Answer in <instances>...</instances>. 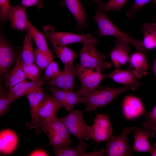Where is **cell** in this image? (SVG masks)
Returning <instances> with one entry per match:
<instances>
[{
  "label": "cell",
  "instance_id": "cell-26",
  "mask_svg": "<svg viewBox=\"0 0 156 156\" xmlns=\"http://www.w3.org/2000/svg\"><path fill=\"white\" fill-rule=\"evenodd\" d=\"M87 148V144L81 141L77 147L69 145L54 148L53 152L57 156H86Z\"/></svg>",
  "mask_w": 156,
  "mask_h": 156
},
{
  "label": "cell",
  "instance_id": "cell-10",
  "mask_svg": "<svg viewBox=\"0 0 156 156\" xmlns=\"http://www.w3.org/2000/svg\"><path fill=\"white\" fill-rule=\"evenodd\" d=\"M44 32L49 34L58 42L66 45L76 43L83 44L90 42L97 43L98 42L97 40L91 34L81 35L69 32H58L50 25L44 27Z\"/></svg>",
  "mask_w": 156,
  "mask_h": 156
},
{
  "label": "cell",
  "instance_id": "cell-5",
  "mask_svg": "<svg viewBox=\"0 0 156 156\" xmlns=\"http://www.w3.org/2000/svg\"><path fill=\"white\" fill-rule=\"evenodd\" d=\"M63 107L60 101L47 92L37 112L36 132H42L49 122L57 116L58 110Z\"/></svg>",
  "mask_w": 156,
  "mask_h": 156
},
{
  "label": "cell",
  "instance_id": "cell-28",
  "mask_svg": "<svg viewBox=\"0 0 156 156\" xmlns=\"http://www.w3.org/2000/svg\"><path fill=\"white\" fill-rule=\"evenodd\" d=\"M27 32L34 41L37 49L42 51L51 52L49 48L46 37L29 21L28 22Z\"/></svg>",
  "mask_w": 156,
  "mask_h": 156
},
{
  "label": "cell",
  "instance_id": "cell-8",
  "mask_svg": "<svg viewBox=\"0 0 156 156\" xmlns=\"http://www.w3.org/2000/svg\"><path fill=\"white\" fill-rule=\"evenodd\" d=\"M131 129L123 128L122 132L116 136L112 135L106 145V155L129 156L132 155L133 150L129 144V135Z\"/></svg>",
  "mask_w": 156,
  "mask_h": 156
},
{
  "label": "cell",
  "instance_id": "cell-9",
  "mask_svg": "<svg viewBox=\"0 0 156 156\" xmlns=\"http://www.w3.org/2000/svg\"><path fill=\"white\" fill-rule=\"evenodd\" d=\"M112 130L109 116L97 114L91 126V138L97 143L107 141L112 135Z\"/></svg>",
  "mask_w": 156,
  "mask_h": 156
},
{
  "label": "cell",
  "instance_id": "cell-37",
  "mask_svg": "<svg viewBox=\"0 0 156 156\" xmlns=\"http://www.w3.org/2000/svg\"><path fill=\"white\" fill-rule=\"evenodd\" d=\"M154 0H134L131 7L127 12V16L129 18L134 16L137 12L139 11L143 7L151 1Z\"/></svg>",
  "mask_w": 156,
  "mask_h": 156
},
{
  "label": "cell",
  "instance_id": "cell-23",
  "mask_svg": "<svg viewBox=\"0 0 156 156\" xmlns=\"http://www.w3.org/2000/svg\"><path fill=\"white\" fill-rule=\"evenodd\" d=\"M16 133L10 129H5L0 133V152L3 155H10L15 150L18 144Z\"/></svg>",
  "mask_w": 156,
  "mask_h": 156
},
{
  "label": "cell",
  "instance_id": "cell-2",
  "mask_svg": "<svg viewBox=\"0 0 156 156\" xmlns=\"http://www.w3.org/2000/svg\"><path fill=\"white\" fill-rule=\"evenodd\" d=\"M130 87L125 85L119 88L99 86L87 95L83 96L86 105L85 111L91 112L100 107L111 103L117 96L125 92Z\"/></svg>",
  "mask_w": 156,
  "mask_h": 156
},
{
  "label": "cell",
  "instance_id": "cell-11",
  "mask_svg": "<svg viewBox=\"0 0 156 156\" xmlns=\"http://www.w3.org/2000/svg\"><path fill=\"white\" fill-rule=\"evenodd\" d=\"M122 115L127 120H132L144 116L146 112L144 104L138 97L133 95L124 97L121 104Z\"/></svg>",
  "mask_w": 156,
  "mask_h": 156
},
{
  "label": "cell",
  "instance_id": "cell-13",
  "mask_svg": "<svg viewBox=\"0 0 156 156\" xmlns=\"http://www.w3.org/2000/svg\"><path fill=\"white\" fill-rule=\"evenodd\" d=\"M49 85V90L52 95L61 102L67 111L73 110L77 104L85 103L84 98L76 92L60 89L53 85Z\"/></svg>",
  "mask_w": 156,
  "mask_h": 156
},
{
  "label": "cell",
  "instance_id": "cell-33",
  "mask_svg": "<svg viewBox=\"0 0 156 156\" xmlns=\"http://www.w3.org/2000/svg\"><path fill=\"white\" fill-rule=\"evenodd\" d=\"M15 100L7 94L4 88L0 85V116H1L8 111L11 103Z\"/></svg>",
  "mask_w": 156,
  "mask_h": 156
},
{
  "label": "cell",
  "instance_id": "cell-29",
  "mask_svg": "<svg viewBox=\"0 0 156 156\" xmlns=\"http://www.w3.org/2000/svg\"><path fill=\"white\" fill-rule=\"evenodd\" d=\"M31 38L27 32L23 43V47L21 53L23 61L28 64H35V51H34Z\"/></svg>",
  "mask_w": 156,
  "mask_h": 156
},
{
  "label": "cell",
  "instance_id": "cell-18",
  "mask_svg": "<svg viewBox=\"0 0 156 156\" xmlns=\"http://www.w3.org/2000/svg\"><path fill=\"white\" fill-rule=\"evenodd\" d=\"M45 94L44 90L40 88L26 95L29 103L31 119L26 125L30 129L36 128L37 112Z\"/></svg>",
  "mask_w": 156,
  "mask_h": 156
},
{
  "label": "cell",
  "instance_id": "cell-24",
  "mask_svg": "<svg viewBox=\"0 0 156 156\" xmlns=\"http://www.w3.org/2000/svg\"><path fill=\"white\" fill-rule=\"evenodd\" d=\"M129 62V67L139 79L147 74L148 66L145 54L138 51L135 52L130 56Z\"/></svg>",
  "mask_w": 156,
  "mask_h": 156
},
{
  "label": "cell",
  "instance_id": "cell-25",
  "mask_svg": "<svg viewBox=\"0 0 156 156\" xmlns=\"http://www.w3.org/2000/svg\"><path fill=\"white\" fill-rule=\"evenodd\" d=\"M21 53L13 68L5 76V84L9 90L26 78L21 66L20 61L21 58Z\"/></svg>",
  "mask_w": 156,
  "mask_h": 156
},
{
  "label": "cell",
  "instance_id": "cell-22",
  "mask_svg": "<svg viewBox=\"0 0 156 156\" xmlns=\"http://www.w3.org/2000/svg\"><path fill=\"white\" fill-rule=\"evenodd\" d=\"M62 4L65 5L75 18L77 28L81 30L87 25V19L83 7L80 0H63Z\"/></svg>",
  "mask_w": 156,
  "mask_h": 156
},
{
  "label": "cell",
  "instance_id": "cell-17",
  "mask_svg": "<svg viewBox=\"0 0 156 156\" xmlns=\"http://www.w3.org/2000/svg\"><path fill=\"white\" fill-rule=\"evenodd\" d=\"M107 76L117 83L129 86L133 90L137 89L140 85L139 79L129 66L125 70L114 69L107 74Z\"/></svg>",
  "mask_w": 156,
  "mask_h": 156
},
{
  "label": "cell",
  "instance_id": "cell-27",
  "mask_svg": "<svg viewBox=\"0 0 156 156\" xmlns=\"http://www.w3.org/2000/svg\"><path fill=\"white\" fill-rule=\"evenodd\" d=\"M142 31L143 34L142 42L145 49L150 50L156 48V23H144Z\"/></svg>",
  "mask_w": 156,
  "mask_h": 156
},
{
  "label": "cell",
  "instance_id": "cell-30",
  "mask_svg": "<svg viewBox=\"0 0 156 156\" xmlns=\"http://www.w3.org/2000/svg\"><path fill=\"white\" fill-rule=\"evenodd\" d=\"M127 0H109L106 2L100 1L97 3L98 10L102 12L118 11L126 3Z\"/></svg>",
  "mask_w": 156,
  "mask_h": 156
},
{
  "label": "cell",
  "instance_id": "cell-32",
  "mask_svg": "<svg viewBox=\"0 0 156 156\" xmlns=\"http://www.w3.org/2000/svg\"><path fill=\"white\" fill-rule=\"evenodd\" d=\"M35 60L40 69L44 70L53 61V55L51 52H44L36 49L35 51Z\"/></svg>",
  "mask_w": 156,
  "mask_h": 156
},
{
  "label": "cell",
  "instance_id": "cell-36",
  "mask_svg": "<svg viewBox=\"0 0 156 156\" xmlns=\"http://www.w3.org/2000/svg\"><path fill=\"white\" fill-rule=\"evenodd\" d=\"M12 7L9 0H0V18L1 21L9 20Z\"/></svg>",
  "mask_w": 156,
  "mask_h": 156
},
{
  "label": "cell",
  "instance_id": "cell-6",
  "mask_svg": "<svg viewBox=\"0 0 156 156\" xmlns=\"http://www.w3.org/2000/svg\"><path fill=\"white\" fill-rule=\"evenodd\" d=\"M77 76L81 83L80 87L76 91L79 95L85 96L96 89L105 77L101 71L86 69L77 64L75 68Z\"/></svg>",
  "mask_w": 156,
  "mask_h": 156
},
{
  "label": "cell",
  "instance_id": "cell-1",
  "mask_svg": "<svg viewBox=\"0 0 156 156\" xmlns=\"http://www.w3.org/2000/svg\"><path fill=\"white\" fill-rule=\"evenodd\" d=\"M93 18L98 27L99 36H109L115 37L132 45L137 51L146 54V49L142 42L120 31L103 12L97 10Z\"/></svg>",
  "mask_w": 156,
  "mask_h": 156
},
{
  "label": "cell",
  "instance_id": "cell-42",
  "mask_svg": "<svg viewBox=\"0 0 156 156\" xmlns=\"http://www.w3.org/2000/svg\"><path fill=\"white\" fill-rule=\"evenodd\" d=\"M101 0H93V1L96 3L100 1Z\"/></svg>",
  "mask_w": 156,
  "mask_h": 156
},
{
  "label": "cell",
  "instance_id": "cell-16",
  "mask_svg": "<svg viewBox=\"0 0 156 156\" xmlns=\"http://www.w3.org/2000/svg\"><path fill=\"white\" fill-rule=\"evenodd\" d=\"M129 43L121 39L116 38L115 45L110 52V57L114 69H118L129 62L130 56Z\"/></svg>",
  "mask_w": 156,
  "mask_h": 156
},
{
  "label": "cell",
  "instance_id": "cell-19",
  "mask_svg": "<svg viewBox=\"0 0 156 156\" xmlns=\"http://www.w3.org/2000/svg\"><path fill=\"white\" fill-rule=\"evenodd\" d=\"M11 26L14 29L27 31L28 21L26 7L22 5L12 6L9 17Z\"/></svg>",
  "mask_w": 156,
  "mask_h": 156
},
{
  "label": "cell",
  "instance_id": "cell-15",
  "mask_svg": "<svg viewBox=\"0 0 156 156\" xmlns=\"http://www.w3.org/2000/svg\"><path fill=\"white\" fill-rule=\"evenodd\" d=\"M133 132L134 141L132 147L133 151L135 152H150L152 146L149 142V138H153L155 133L146 129L144 127L133 126L131 128Z\"/></svg>",
  "mask_w": 156,
  "mask_h": 156
},
{
  "label": "cell",
  "instance_id": "cell-12",
  "mask_svg": "<svg viewBox=\"0 0 156 156\" xmlns=\"http://www.w3.org/2000/svg\"><path fill=\"white\" fill-rule=\"evenodd\" d=\"M17 56L13 47L2 35L0 38V73L1 76L5 75L15 63Z\"/></svg>",
  "mask_w": 156,
  "mask_h": 156
},
{
  "label": "cell",
  "instance_id": "cell-38",
  "mask_svg": "<svg viewBox=\"0 0 156 156\" xmlns=\"http://www.w3.org/2000/svg\"><path fill=\"white\" fill-rule=\"evenodd\" d=\"M44 0H22L21 4L26 7L36 6L39 9L42 8Z\"/></svg>",
  "mask_w": 156,
  "mask_h": 156
},
{
  "label": "cell",
  "instance_id": "cell-4",
  "mask_svg": "<svg viewBox=\"0 0 156 156\" xmlns=\"http://www.w3.org/2000/svg\"><path fill=\"white\" fill-rule=\"evenodd\" d=\"M83 111L73 110L63 117L60 118L68 133L76 137L79 141L89 140L91 138V126L84 121Z\"/></svg>",
  "mask_w": 156,
  "mask_h": 156
},
{
  "label": "cell",
  "instance_id": "cell-20",
  "mask_svg": "<svg viewBox=\"0 0 156 156\" xmlns=\"http://www.w3.org/2000/svg\"><path fill=\"white\" fill-rule=\"evenodd\" d=\"M40 77L37 80L29 81L26 79L17 84L9 90V94L14 99L27 95L33 91L41 88L46 82Z\"/></svg>",
  "mask_w": 156,
  "mask_h": 156
},
{
  "label": "cell",
  "instance_id": "cell-21",
  "mask_svg": "<svg viewBox=\"0 0 156 156\" xmlns=\"http://www.w3.org/2000/svg\"><path fill=\"white\" fill-rule=\"evenodd\" d=\"M44 35L50 42L57 55L64 65L73 64L74 60L77 57V54L66 45L55 40L47 33L44 32Z\"/></svg>",
  "mask_w": 156,
  "mask_h": 156
},
{
  "label": "cell",
  "instance_id": "cell-3",
  "mask_svg": "<svg viewBox=\"0 0 156 156\" xmlns=\"http://www.w3.org/2000/svg\"><path fill=\"white\" fill-rule=\"evenodd\" d=\"M96 44L91 42L83 44L79 52L80 62L78 64L80 67L101 71L111 67V63L106 61L107 55L96 49Z\"/></svg>",
  "mask_w": 156,
  "mask_h": 156
},
{
  "label": "cell",
  "instance_id": "cell-14",
  "mask_svg": "<svg viewBox=\"0 0 156 156\" xmlns=\"http://www.w3.org/2000/svg\"><path fill=\"white\" fill-rule=\"evenodd\" d=\"M60 74L57 77L47 82L49 85L64 90L73 91L77 86L74 82L77 76L76 71L73 64L65 65Z\"/></svg>",
  "mask_w": 156,
  "mask_h": 156
},
{
  "label": "cell",
  "instance_id": "cell-39",
  "mask_svg": "<svg viewBox=\"0 0 156 156\" xmlns=\"http://www.w3.org/2000/svg\"><path fill=\"white\" fill-rule=\"evenodd\" d=\"M49 155V153L46 151L39 149L33 151L29 155V156H47Z\"/></svg>",
  "mask_w": 156,
  "mask_h": 156
},
{
  "label": "cell",
  "instance_id": "cell-41",
  "mask_svg": "<svg viewBox=\"0 0 156 156\" xmlns=\"http://www.w3.org/2000/svg\"><path fill=\"white\" fill-rule=\"evenodd\" d=\"M153 70L155 74L156 75V60L153 66Z\"/></svg>",
  "mask_w": 156,
  "mask_h": 156
},
{
  "label": "cell",
  "instance_id": "cell-31",
  "mask_svg": "<svg viewBox=\"0 0 156 156\" xmlns=\"http://www.w3.org/2000/svg\"><path fill=\"white\" fill-rule=\"evenodd\" d=\"M20 64L22 70L26 78L34 81L37 80L40 77V68L35 64H28L24 63L21 58Z\"/></svg>",
  "mask_w": 156,
  "mask_h": 156
},
{
  "label": "cell",
  "instance_id": "cell-35",
  "mask_svg": "<svg viewBox=\"0 0 156 156\" xmlns=\"http://www.w3.org/2000/svg\"><path fill=\"white\" fill-rule=\"evenodd\" d=\"M43 79L48 81L58 77L61 73V71L57 64L53 61L51 62L45 68Z\"/></svg>",
  "mask_w": 156,
  "mask_h": 156
},
{
  "label": "cell",
  "instance_id": "cell-40",
  "mask_svg": "<svg viewBox=\"0 0 156 156\" xmlns=\"http://www.w3.org/2000/svg\"><path fill=\"white\" fill-rule=\"evenodd\" d=\"M152 156H156V143L152 147L151 149L149 152Z\"/></svg>",
  "mask_w": 156,
  "mask_h": 156
},
{
  "label": "cell",
  "instance_id": "cell-7",
  "mask_svg": "<svg viewBox=\"0 0 156 156\" xmlns=\"http://www.w3.org/2000/svg\"><path fill=\"white\" fill-rule=\"evenodd\" d=\"M49 143L54 148L70 145L71 139L65 126L57 116L54 118L44 129Z\"/></svg>",
  "mask_w": 156,
  "mask_h": 156
},
{
  "label": "cell",
  "instance_id": "cell-43",
  "mask_svg": "<svg viewBox=\"0 0 156 156\" xmlns=\"http://www.w3.org/2000/svg\"><path fill=\"white\" fill-rule=\"evenodd\" d=\"M155 4L156 5V0H154L153 1ZM155 19H156V17L155 18Z\"/></svg>",
  "mask_w": 156,
  "mask_h": 156
},
{
  "label": "cell",
  "instance_id": "cell-34",
  "mask_svg": "<svg viewBox=\"0 0 156 156\" xmlns=\"http://www.w3.org/2000/svg\"><path fill=\"white\" fill-rule=\"evenodd\" d=\"M142 125L144 128L156 133V105L150 112H146Z\"/></svg>",
  "mask_w": 156,
  "mask_h": 156
}]
</instances>
